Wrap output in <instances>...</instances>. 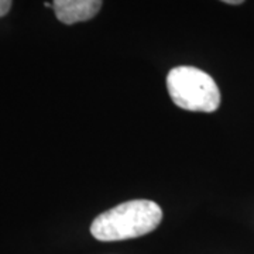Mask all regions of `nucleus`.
<instances>
[{
    "label": "nucleus",
    "instance_id": "obj_1",
    "mask_svg": "<svg viewBox=\"0 0 254 254\" xmlns=\"http://www.w3.org/2000/svg\"><path fill=\"white\" fill-rule=\"evenodd\" d=\"M161 220L163 210L153 200H127L100 213L92 222L91 233L99 242L128 240L151 233Z\"/></svg>",
    "mask_w": 254,
    "mask_h": 254
},
{
    "label": "nucleus",
    "instance_id": "obj_2",
    "mask_svg": "<svg viewBox=\"0 0 254 254\" xmlns=\"http://www.w3.org/2000/svg\"><path fill=\"white\" fill-rule=\"evenodd\" d=\"M173 102L184 110L212 113L220 106V92L215 79L195 66H175L167 75Z\"/></svg>",
    "mask_w": 254,
    "mask_h": 254
},
{
    "label": "nucleus",
    "instance_id": "obj_3",
    "mask_svg": "<svg viewBox=\"0 0 254 254\" xmlns=\"http://www.w3.org/2000/svg\"><path fill=\"white\" fill-rule=\"evenodd\" d=\"M102 3L103 0H53V10L61 23L71 26L95 17Z\"/></svg>",
    "mask_w": 254,
    "mask_h": 254
},
{
    "label": "nucleus",
    "instance_id": "obj_4",
    "mask_svg": "<svg viewBox=\"0 0 254 254\" xmlns=\"http://www.w3.org/2000/svg\"><path fill=\"white\" fill-rule=\"evenodd\" d=\"M11 3L13 0H0V17L6 16L11 9Z\"/></svg>",
    "mask_w": 254,
    "mask_h": 254
},
{
    "label": "nucleus",
    "instance_id": "obj_5",
    "mask_svg": "<svg viewBox=\"0 0 254 254\" xmlns=\"http://www.w3.org/2000/svg\"><path fill=\"white\" fill-rule=\"evenodd\" d=\"M223 3H227V4H242L245 0H220Z\"/></svg>",
    "mask_w": 254,
    "mask_h": 254
}]
</instances>
